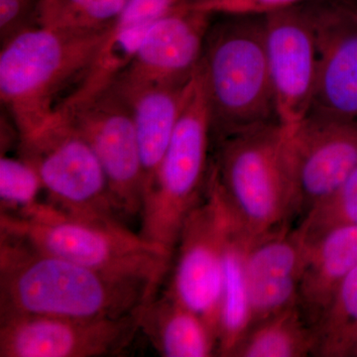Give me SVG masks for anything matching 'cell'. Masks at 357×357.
I'll list each match as a JSON object with an SVG mask.
<instances>
[{
    "label": "cell",
    "instance_id": "ba28073f",
    "mask_svg": "<svg viewBox=\"0 0 357 357\" xmlns=\"http://www.w3.org/2000/svg\"><path fill=\"white\" fill-rule=\"evenodd\" d=\"M93 148L102 164L119 217L142 213L144 172L130 103L114 84L58 109Z\"/></svg>",
    "mask_w": 357,
    "mask_h": 357
},
{
    "label": "cell",
    "instance_id": "4316f807",
    "mask_svg": "<svg viewBox=\"0 0 357 357\" xmlns=\"http://www.w3.org/2000/svg\"><path fill=\"white\" fill-rule=\"evenodd\" d=\"M301 0H213L199 6H190L213 15H267L290 8Z\"/></svg>",
    "mask_w": 357,
    "mask_h": 357
},
{
    "label": "cell",
    "instance_id": "484cf974",
    "mask_svg": "<svg viewBox=\"0 0 357 357\" xmlns=\"http://www.w3.org/2000/svg\"><path fill=\"white\" fill-rule=\"evenodd\" d=\"M44 0H0V44L41 26Z\"/></svg>",
    "mask_w": 357,
    "mask_h": 357
},
{
    "label": "cell",
    "instance_id": "7402d4cb",
    "mask_svg": "<svg viewBox=\"0 0 357 357\" xmlns=\"http://www.w3.org/2000/svg\"><path fill=\"white\" fill-rule=\"evenodd\" d=\"M314 356H354L357 347V266L314 326Z\"/></svg>",
    "mask_w": 357,
    "mask_h": 357
},
{
    "label": "cell",
    "instance_id": "ac0fdd59",
    "mask_svg": "<svg viewBox=\"0 0 357 357\" xmlns=\"http://www.w3.org/2000/svg\"><path fill=\"white\" fill-rule=\"evenodd\" d=\"M140 332L159 356L211 357L218 356V337L198 314L165 291L143 307Z\"/></svg>",
    "mask_w": 357,
    "mask_h": 357
},
{
    "label": "cell",
    "instance_id": "83f0119b",
    "mask_svg": "<svg viewBox=\"0 0 357 357\" xmlns=\"http://www.w3.org/2000/svg\"><path fill=\"white\" fill-rule=\"evenodd\" d=\"M178 6L180 0H128L117 22L151 25Z\"/></svg>",
    "mask_w": 357,
    "mask_h": 357
},
{
    "label": "cell",
    "instance_id": "f1b7e54d",
    "mask_svg": "<svg viewBox=\"0 0 357 357\" xmlns=\"http://www.w3.org/2000/svg\"><path fill=\"white\" fill-rule=\"evenodd\" d=\"M354 356L357 357V347H356V351H354Z\"/></svg>",
    "mask_w": 357,
    "mask_h": 357
},
{
    "label": "cell",
    "instance_id": "44dd1931",
    "mask_svg": "<svg viewBox=\"0 0 357 357\" xmlns=\"http://www.w3.org/2000/svg\"><path fill=\"white\" fill-rule=\"evenodd\" d=\"M151 25L115 22L84 79L62 105L84 100L114 84L132 62Z\"/></svg>",
    "mask_w": 357,
    "mask_h": 357
},
{
    "label": "cell",
    "instance_id": "7a4b0ae2",
    "mask_svg": "<svg viewBox=\"0 0 357 357\" xmlns=\"http://www.w3.org/2000/svg\"><path fill=\"white\" fill-rule=\"evenodd\" d=\"M110 30L39 26L0 51V100L20 138L45 126L79 86Z\"/></svg>",
    "mask_w": 357,
    "mask_h": 357
},
{
    "label": "cell",
    "instance_id": "8992f818",
    "mask_svg": "<svg viewBox=\"0 0 357 357\" xmlns=\"http://www.w3.org/2000/svg\"><path fill=\"white\" fill-rule=\"evenodd\" d=\"M211 121L198 70L151 189L145 196L139 234L173 253L183 222L208 185Z\"/></svg>",
    "mask_w": 357,
    "mask_h": 357
},
{
    "label": "cell",
    "instance_id": "2e32d148",
    "mask_svg": "<svg viewBox=\"0 0 357 357\" xmlns=\"http://www.w3.org/2000/svg\"><path fill=\"white\" fill-rule=\"evenodd\" d=\"M195 76L184 84L136 86L112 84L128 98L132 109L144 172L145 196L153 185L174 130L191 93Z\"/></svg>",
    "mask_w": 357,
    "mask_h": 357
},
{
    "label": "cell",
    "instance_id": "e0dca14e",
    "mask_svg": "<svg viewBox=\"0 0 357 357\" xmlns=\"http://www.w3.org/2000/svg\"><path fill=\"white\" fill-rule=\"evenodd\" d=\"M307 243L297 306L314 330L342 282L357 266V227H333Z\"/></svg>",
    "mask_w": 357,
    "mask_h": 357
},
{
    "label": "cell",
    "instance_id": "d4e9b609",
    "mask_svg": "<svg viewBox=\"0 0 357 357\" xmlns=\"http://www.w3.org/2000/svg\"><path fill=\"white\" fill-rule=\"evenodd\" d=\"M342 225L357 227V168L332 197L307 213L298 229L309 241Z\"/></svg>",
    "mask_w": 357,
    "mask_h": 357
},
{
    "label": "cell",
    "instance_id": "d6986e66",
    "mask_svg": "<svg viewBox=\"0 0 357 357\" xmlns=\"http://www.w3.org/2000/svg\"><path fill=\"white\" fill-rule=\"evenodd\" d=\"M223 252L222 302L218 319V356L232 352L252 325L245 274V255L251 238L230 210Z\"/></svg>",
    "mask_w": 357,
    "mask_h": 357
},
{
    "label": "cell",
    "instance_id": "3957f363",
    "mask_svg": "<svg viewBox=\"0 0 357 357\" xmlns=\"http://www.w3.org/2000/svg\"><path fill=\"white\" fill-rule=\"evenodd\" d=\"M206 33L198 74L217 141L277 121L265 15H227Z\"/></svg>",
    "mask_w": 357,
    "mask_h": 357
},
{
    "label": "cell",
    "instance_id": "52a82bcc",
    "mask_svg": "<svg viewBox=\"0 0 357 357\" xmlns=\"http://www.w3.org/2000/svg\"><path fill=\"white\" fill-rule=\"evenodd\" d=\"M20 157L39 174L47 203L68 217L124 225L93 148L60 112L18 142Z\"/></svg>",
    "mask_w": 357,
    "mask_h": 357
},
{
    "label": "cell",
    "instance_id": "cb8c5ba5",
    "mask_svg": "<svg viewBox=\"0 0 357 357\" xmlns=\"http://www.w3.org/2000/svg\"><path fill=\"white\" fill-rule=\"evenodd\" d=\"M44 192L39 174L24 159L0 158V213L29 217L41 208Z\"/></svg>",
    "mask_w": 357,
    "mask_h": 357
},
{
    "label": "cell",
    "instance_id": "9a60e30c",
    "mask_svg": "<svg viewBox=\"0 0 357 357\" xmlns=\"http://www.w3.org/2000/svg\"><path fill=\"white\" fill-rule=\"evenodd\" d=\"M307 249L298 227L251 239L245 255L251 326L297 305Z\"/></svg>",
    "mask_w": 357,
    "mask_h": 357
},
{
    "label": "cell",
    "instance_id": "9c48e42d",
    "mask_svg": "<svg viewBox=\"0 0 357 357\" xmlns=\"http://www.w3.org/2000/svg\"><path fill=\"white\" fill-rule=\"evenodd\" d=\"M230 213L211 165L204 196L183 222L172 278L166 290L202 317L217 337Z\"/></svg>",
    "mask_w": 357,
    "mask_h": 357
},
{
    "label": "cell",
    "instance_id": "7c38bea8",
    "mask_svg": "<svg viewBox=\"0 0 357 357\" xmlns=\"http://www.w3.org/2000/svg\"><path fill=\"white\" fill-rule=\"evenodd\" d=\"M275 109L291 131L311 112L317 84V47L307 10L283 9L265 15Z\"/></svg>",
    "mask_w": 357,
    "mask_h": 357
},
{
    "label": "cell",
    "instance_id": "6da1fadb",
    "mask_svg": "<svg viewBox=\"0 0 357 357\" xmlns=\"http://www.w3.org/2000/svg\"><path fill=\"white\" fill-rule=\"evenodd\" d=\"M159 285L84 266L0 234V317L123 318L142 311Z\"/></svg>",
    "mask_w": 357,
    "mask_h": 357
},
{
    "label": "cell",
    "instance_id": "603a6c76",
    "mask_svg": "<svg viewBox=\"0 0 357 357\" xmlns=\"http://www.w3.org/2000/svg\"><path fill=\"white\" fill-rule=\"evenodd\" d=\"M128 0H45L41 26L70 31H105L114 27Z\"/></svg>",
    "mask_w": 357,
    "mask_h": 357
},
{
    "label": "cell",
    "instance_id": "5b68a950",
    "mask_svg": "<svg viewBox=\"0 0 357 357\" xmlns=\"http://www.w3.org/2000/svg\"><path fill=\"white\" fill-rule=\"evenodd\" d=\"M0 234L84 266L159 283L170 268L173 255L126 225L70 218L47 202L30 217L0 213Z\"/></svg>",
    "mask_w": 357,
    "mask_h": 357
},
{
    "label": "cell",
    "instance_id": "30bf717a",
    "mask_svg": "<svg viewBox=\"0 0 357 357\" xmlns=\"http://www.w3.org/2000/svg\"><path fill=\"white\" fill-rule=\"evenodd\" d=\"M141 312L119 319L0 317V357L119 356L140 332Z\"/></svg>",
    "mask_w": 357,
    "mask_h": 357
},
{
    "label": "cell",
    "instance_id": "4fadbf2b",
    "mask_svg": "<svg viewBox=\"0 0 357 357\" xmlns=\"http://www.w3.org/2000/svg\"><path fill=\"white\" fill-rule=\"evenodd\" d=\"M211 14L181 4L150 26L132 62L114 83L184 84L203 56Z\"/></svg>",
    "mask_w": 357,
    "mask_h": 357
},
{
    "label": "cell",
    "instance_id": "277c9868",
    "mask_svg": "<svg viewBox=\"0 0 357 357\" xmlns=\"http://www.w3.org/2000/svg\"><path fill=\"white\" fill-rule=\"evenodd\" d=\"M213 172L250 238L290 227L297 217L287 133L278 121L217 141Z\"/></svg>",
    "mask_w": 357,
    "mask_h": 357
},
{
    "label": "cell",
    "instance_id": "5bb4252c",
    "mask_svg": "<svg viewBox=\"0 0 357 357\" xmlns=\"http://www.w3.org/2000/svg\"><path fill=\"white\" fill-rule=\"evenodd\" d=\"M307 13L318 61L310 112L357 121V11L324 7Z\"/></svg>",
    "mask_w": 357,
    "mask_h": 357
},
{
    "label": "cell",
    "instance_id": "8fae6325",
    "mask_svg": "<svg viewBox=\"0 0 357 357\" xmlns=\"http://www.w3.org/2000/svg\"><path fill=\"white\" fill-rule=\"evenodd\" d=\"M286 133L297 217L302 220L357 168V121L310 112Z\"/></svg>",
    "mask_w": 357,
    "mask_h": 357
},
{
    "label": "cell",
    "instance_id": "ffe728a7",
    "mask_svg": "<svg viewBox=\"0 0 357 357\" xmlns=\"http://www.w3.org/2000/svg\"><path fill=\"white\" fill-rule=\"evenodd\" d=\"M314 356V333L297 305L251 326L231 357Z\"/></svg>",
    "mask_w": 357,
    "mask_h": 357
}]
</instances>
